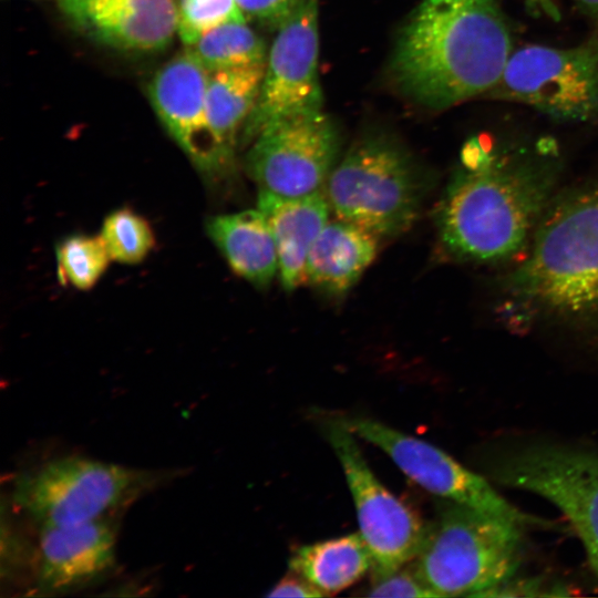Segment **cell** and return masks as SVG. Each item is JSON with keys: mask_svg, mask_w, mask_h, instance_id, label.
Returning a JSON list of instances; mask_svg holds the SVG:
<instances>
[{"mask_svg": "<svg viewBox=\"0 0 598 598\" xmlns=\"http://www.w3.org/2000/svg\"><path fill=\"white\" fill-rule=\"evenodd\" d=\"M559 176L558 152L548 142L492 144L471 137L435 209L444 250L476 264L517 256L557 194Z\"/></svg>", "mask_w": 598, "mask_h": 598, "instance_id": "6da1fadb", "label": "cell"}, {"mask_svg": "<svg viewBox=\"0 0 598 598\" xmlns=\"http://www.w3.org/2000/svg\"><path fill=\"white\" fill-rule=\"evenodd\" d=\"M513 52L496 0H423L396 39L390 75L401 93L431 110L485 94Z\"/></svg>", "mask_w": 598, "mask_h": 598, "instance_id": "7a4b0ae2", "label": "cell"}, {"mask_svg": "<svg viewBox=\"0 0 598 598\" xmlns=\"http://www.w3.org/2000/svg\"><path fill=\"white\" fill-rule=\"evenodd\" d=\"M502 291V316L514 328L598 322V185L555 195Z\"/></svg>", "mask_w": 598, "mask_h": 598, "instance_id": "3957f363", "label": "cell"}, {"mask_svg": "<svg viewBox=\"0 0 598 598\" xmlns=\"http://www.w3.org/2000/svg\"><path fill=\"white\" fill-rule=\"evenodd\" d=\"M519 524L454 502L426 528L414 568L436 596H487L516 571Z\"/></svg>", "mask_w": 598, "mask_h": 598, "instance_id": "277c9868", "label": "cell"}, {"mask_svg": "<svg viewBox=\"0 0 598 598\" xmlns=\"http://www.w3.org/2000/svg\"><path fill=\"white\" fill-rule=\"evenodd\" d=\"M431 183L396 141L370 134L337 162L323 188L338 218L380 238L399 235L414 223Z\"/></svg>", "mask_w": 598, "mask_h": 598, "instance_id": "5b68a950", "label": "cell"}, {"mask_svg": "<svg viewBox=\"0 0 598 598\" xmlns=\"http://www.w3.org/2000/svg\"><path fill=\"white\" fill-rule=\"evenodd\" d=\"M169 475L61 456L19 474L12 501L39 528L72 526L111 518Z\"/></svg>", "mask_w": 598, "mask_h": 598, "instance_id": "8992f818", "label": "cell"}, {"mask_svg": "<svg viewBox=\"0 0 598 598\" xmlns=\"http://www.w3.org/2000/svg\"><path fill=\"white\" fill-rule=\"evenodd\" d=\"M498 484L533 492L556 505L581 540L598 577V452L553 442H525L487 456Z\"/></svg>", "mask_w": 598, "mask_h": 598, "instance_id": "52a82bcc", "label": "cell"}, {"mask_svg": "<svg viewBox=\"0 0 598 598\" xmlns=\"http://www.w3.org/2000/svg\"><path fill=\"white\" fill-rule=\"evenodd\" d=\"M487 99L528 105L558 122L598 118V33L569 48L513 50Z\"/></svg>", "mask_w": 598, "mask_h": 598, "instance_id": "ba28073f", "label": "cell"}, {"mask_svg": "<svg viewBox=\"0 0 598 598\" xmlns=\"http://www.w3.org/2000/svg\"><path fill=\"white\" fill-rule=\"evenodd\" d=\"M322 429L352 495L359 533L372 557L373 577L398 570L416 558L427 527L412 508L378 480L360 450L355 434L340 417L324 420Z\"/></svg>", "mask_w": 598, "mask_h": 598, "instance_id": "9c48e42d", "label": "cell"}, {"mask_svg": "<svg viewBox=\"0 0 598 598\" xmlns=\"http://www.w3.org/2000/svg\"><path fill=\"white\" fill-rule=\"evenodd\" d=\"M250 144L245 167L259 189L301 196L324 187L337 164L340 137L318 109L269 123Z\"/></svg>", "mask_w": 598, "mask_h": 598, "instance_id": "30bf717a", "label": "cell"}, {"mask_svg": "<svg viewBox=\"0 0 598 598\" xmlns=\"http://www.w3.org/2000/svg\"><path fill=\"white\" fill-rule=\"evenodd\" d=\"M341 421L355 436L381 448L413 482L427 492L464 506L509 519L523 527H548L501 496L481 475L470 471L435 445L364 416Z\"/></svg>", "mask_w": 598, "mask_h": 598, "instance_id": "8fae6325", "label": "cell"}, {"mask_svg": "<svg viewBox=\"0 0 598 598\" xmlns=\"http://www.w3.org/2000/svg\"><path fill=\"white\" fill-rule=\"evenodd\" d=\"M318 30L317 0H302L278 28L268 50L258 99L243 126L244 143H251L274 121L321 109Z\"/></svg>", "mask_w": 598, "mask_h": 598, "instance_id": "7c38bea8", "label": "cell"}, {"mask_svg": "<svg viewBox=\"0 0 598 598\" xmlns=\"http://www.w3.org/2000/svg\"><path fill=\"white\" fill-rule=\"evenodd\" d=\"M208 74L205 66L185 50L156 72L148 95L171 137L197 168L214 175L226 169L233 156L220 145L208 121Z\"/></svg>", "mask_w": 598, "mask_h": 598, "instance_id": "4fadbf2b", "label": "cell"}, {"mask_svg": "<svg viewBox=\"0 0 598 598\" xmlns=\"http://www.w3.org/2000/svg\"><path fill=\"white\" fill-rule=\"evenodd\" d=\"M115 558L116 532L110 518L41 527L33 589L41 596L81 590L105 578L114 569Z\"/></svg>", "mask_w": 598, "mask_h": 598, "instance_id": "5bb4252c", "label": "cell"}, {"mask_svg": "<svg viewBox=\"0 0 598 598\" xmlns=\"http://www.w3.org/2000/svg\"><path fill=\"white\" fill-rule=\"evenodd\" d=\"M63 16L86 38L112 49H164L177 32L174 0H59Z\"/></svg>", "mask_w": 598, "mask_h": 598, "instance_id": "9a60e30c", "label": "cell"}, {"mask_svg": "<svg viewBox=\"0 0 598 598\" xmlns=\"http://www.w3.org/2000/svg\"><path fill=\"white\" fill-rule=\"evenodd\" d=\"M258 209L276 243L281 285L293 290L305 281L309 250L328 224L331 208L324 192L282 196L259 189Z\"/></svg>", "mask_w": 598, "mask_h": 598, "instance_id": "2e32d148", "label": "cell"}, {"mask_svg": "<svg viewBox=\"0 0 598 598\" xmlns=\"http://www.w3.org/2000/svg\"><path fill=\"white\" fill-rule=\"evenodd\" d=\"M378 239L347 220L328 223L311 246L305 282L330 296H343L374 259Z\"/></svg>", "mask_w": 598, "mask_h": 598, "instance_id": "e0dca14e", "label": "cell"}, {"mask_svg": "<svg viewBox=\"0 0 598 598\" xmlns=\"http://www.w3.org/2000/svg\"><path fill=\"white\" fill-rule=\"evenodd\" d=\"M206 233L236 275L257 288L269 286L279 270L278 254L258 208L213 216Z\"/></svg>", "mask_w": 598, "mask_h": 598, "instance_id": "ac0fdd59", "label": "cell"}, {"mask_svg": "<svg viewBox=\"0 0 598 598\" xmlns=\"http://www.w3.org/2000/svg\"><path fill=\"white\" fill-rule=\"evenodd\" d=\"M289 567L327 596L357 582L372 567V557L359 533L300 546Z\"/></svg>", "mask_w": 598, "mask_h": 598, "instance_id": "d6986e66", "label": "cell"}, {"mask_svg": "<svg viewBox=\"0 0 598 598\" xmlns=\"http://www.w3.org/2000/svg\"><path fill=\"white\" fill-rule=\"evenodd\" d=\"M265 63L209 72L206 107L218 142L234 155L238 130L245 124L259 95Z\"/></svg>", "mask_w": 598, "mask_h": 598, "instance_id": "ffe728a7", "label": "cell"}, {"mask_svg": "<svg viewBox=\"0 0 598 598\" xmlns=\"http://www.w3.org/2000/svg\"><path fill=\"white\" fill-rule=\"evenodd\" d=\"M208 72L266 63L265 41L246 21L224 23L186 47Z\"/></svg>", "mask_w": 598, "mask_h": 598, "instance_id": "44dd1931", "label": "cell"}, {"mask_svg": "<svg viewBox=\"0 0 598 598\" xmlns=\"http://www.w3.org/2000/svg\"><path fill=\"white\" fill-rule=\"evenodd\" d=\"M55 260L61 285L78 290L93 288L113 261L101 236L85 234L66 236L59 241Z\"/></svg>", "mask_w": 598, "mask_h": 598, "instance_id": "7402d4cb", "label": "cell"}, {"mask_svg": "<svg viewBox=\"0 0 598 598\" xmlns=\"http://www.w3.org/2000/svg\"><path fill=\"white\" fill-rule=\"evenodd\" d=\"M100 236L113 261L137 265L144 261L156 245L148 220L131 208H118L107 214Z\"/></svg>", "mask_w": 598, "mask_h": 598, "instance_id": "603a6c76", "label": "cell"}, {"mask_svg": "<svg viewBox=\"0 0 598 598\" xmlns=\"http://www.w3.org/2000/svg\"><path fill=\"white\" fill-rule=\"evenodd\" d=\"M230 21H246L236 0H179L177 33L186 47Z\"/></svg>", "mask_w": 598, "mask_h": 598, "instance_id": "cb8c5ba5", "label": "cell"}, {"mask_svg": "<svg viewBox=\"0 0 598 598\" xmlns=\"http://www.w3.org/2000/svg\"><path fill=\"white\" fill-rule=\"evenodd\" d=\"M371 597H436L420 579L413 567L405 565L398 570L373 577L368 588Z\"/></svg>", "mask_w": 598, "mask_h": 598, "instance_id": "d4e9b609", "label": "cell"}, {"mask_svg": "<svg viewBox=\"0 0 598 598\" xmlns=\"http://www.w3.org/2000/svg\"><path fill=\"white\" fill-rule=\"evenodd\" d=\"M302 0H236L245 17L279 28L300 6Z\"/></svg>", "mask_w": 598, "mask_h": 598, "instance_id": "484cf974", "label": "cell"}, {"mask_svg": "<svg viewBox=\"0 0 598 598\" xmlns=\"http://www.w3.org/2000/svg\"><path fill=\"white\" fill-rule=\"evenodd\" d=\"M267 597H323L324 595L300 575L292 571L280 579Z\"/></svg>", "mask_w": 598, "mask_h": 598, "instance_id": "4316f807", "label": "cell"}, {"mask_svg": "<svg viewBox=\"0 0 598 598\" xmlns=\"http://www.w3.org/2000/svg\"><path fill=\"white\" fill-rule=\"evenodd\" d=\"M573 2L595 23L598 32V0H573Z\"/></svg>", "mask_w": 598, "mask_h": 598, "instance_id": "83f0119b", "label": "cell"}, {"mask_svg": "<svg viewBox=\"0 0 598 598\" xmlns=\"http://www.w3.org/2000/svg\"><path fill=\"white\" fill-rule=\"evenodd\" d=\"M595 32H597V31H595ZM597 33H598V32H597Z\"/></svg>", "mask_w": 598, "mask_h": 598, "instance_id": "f1b7e54d", "label": "cell"}]
</instances>
